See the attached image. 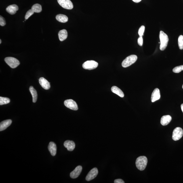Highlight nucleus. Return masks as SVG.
Here are the masks:
<instances>
[{
  "mask_svg": "<svg viewBox=\"0 0 183 183\" xmlns=\"http://www.w3.org/2000/svg\"><path fill=\"white\" fill-rule=\"evenodd\" d=\"M147 163V158L145 156H141L137 158L136 161V166L139 170L143 171L145 169Z\"/></svg>",
  "mask_w": 183,
  "mask_h": 183,
  "instance_id": "f257e3e1",
  "label": "nucleus"
},
{
  "mask_svg": "<svg viewBox=\"0 0 183 183\" xmlns=\"http://www.w3.org/2000/svg\"><path fill=\"white\" fill-rule=\"evenodd\" d=\"M159 38L161 41L160 49L161 51L164 50L166 48L168 43V37L166 34L161 30L160 32Z\"/></svg>",
  "mask_w": 183,
  "mask_h": 183,
  "instance_id": "f03ea898",
  "label": "nucleus"
},
{
  "mask_svg": "<svg viewBox=\"0 0 183 183\" xmlns=\"http://www.w3.org/2000/svg\"><path fill=\"white\" fill-rule=\"evenodd\" d=\"M137 57L136 55H131L123 60L122 63V66L124 68H127L134 64L136 62Z\"/></svg>",
  "mask_w": 183,
  "mask_h": 183,
  "instance_id": "7ed1b4c3",
  "label": "nucleus"
},
{
  "mask_svg": "<svg viewBox=\"0 0 183 183\" xmlns=\"http://www.w3.org/2000/svg\"><path fill=\"white\" fill-rule=\"evenodd\" d=\"M5 61L11 68H16L20 64L19 60L13 57H7L5 59Z\"/></svg>",
  "mask_w": 183,
  "mask_h": 183,
  "instance_id": "20e7f679",
  "label": "nucleus"
},
{
  "mask_svg": "<svg viewBox=\"0 0 183 183\" xmlns=\"http://www.w3.org/2000/svg\"><path fill=\"white\" fill-rule=\"evenodd\" d=\"M98 63L94 60H88L85 62L83 64V67L85 69L92 70L98 67Z\"/></svg>",
  "mask_w": 183,
  "mask_h": 183,
  "instance_id": "39448f33",
  "label": "nucleus"
},
{
  "mask_svg": "<svg viewBox=\"0 0 183 183\" xmlns=\"http://www.w3.org/2000/svg\"><path fill=\"white\" fill-rule=\"evenodd\" d=\"M183 130L180 127H177L173 130L172 135L173 140L174 141L180 140L183 136Z\"/></svg>",
  "mask_w": 183,
  "mask_h": 183,
  "instance_id": "423d86ee",
  "label": "nucleus"
},
{
  "mask_svg": "<svg viewBox=\"0 0 183 183\" xmlns=\"http://www.w3.org/2000/svg\"><path fill=\"white\" fill-rule=\"evenodd\" d=\"M58 3L61 7L68 9L73 8V5L70 0H58Z\"/></svg>",
  "mask_w": 183,
  "mask_h": 183,
  "instance_id": "0eeeda50",
  "label": "nucleus"
},
{
  "mask_svg": "<svg viewBox=\"0 0 183 183\" xmlns=\"http://www.w3.org/2000/svg\"><path fill=\"white\" fill-rule=\"evenodd\" d=\"M64 104L66 107L73 110H78L77 104L76 103L72 100H66L64 102Z\"/></svg>",
  "mask_w": 183,
  "mask_h": 183,
  "instance_id": "6e6552de",
  "label": "nucleus"
},
{
  "mask_svg": "<svg viewBox=\"0 0 183 183\" xmlns=\"http://www.w3.org/2000/svg\"><path fill=\"white\" fill-rule=\"evenodd\" d=\"M98 174V170L96 168H94L89 171L86 177V180L87 181H90L94 179Z\"/></svg>",
  "mask_w": 183,
  "mask_h": 183,
  "instance_id": "1a4fd4ad",
  "label": "nucleus"
},
{
  "mask_svg": "<svg viewBox=\"0 0 183 183\" xmlns=\"http://www.w3.org/2000/svg\"><path fill=\"white\" fill-rule=\"evenodd\" d=\"M82 170V167L81 166H78L75 168L74 170L70 173V177L73 179L77 178L81 174Z\"/></svg>",
  "mask_w": 183,
  "mask_h": 183,
  "instance_id": "9d476101",
  "label": "nucleus"
},
{
  "mask_svg": "<svg viewBox=\"0 0 183 183\" xmlns=\"http://www.w3.org/2000/svg\"><path fill=\"white\" fill-rule=\"evenodd\" d=\"M161 98V94L159 89L158 88H156L152 92L151 100L152 102H155V101L159 100Z\"/></svg>",
  "mask_w": 183,
  "mask_h": 183,
  "instance_id": "9b49d317",
  "label": "nucleus"
},
{
  "mask_svg": "<svg viewBox=\"0 0 183 183\" xmlns=\"http://www.w3.org/2000/svg\"><path fill=\"white\" fill-rule=\"evenodd\" d=\"M39 83L44 89H49L51 87L50 83L43 77H41L39 79Z\"/></svg>",
  "mask_w": 183,
  "mask_h": 183,
  "instance_id": "f8f14e48",
  "label": "nucleus"
},
{
  "mask_svg": "<svg viewBox=\"0 0 183 183\" xmlns=\"http://www.w3.org/2000/svg\"><path fill=\"white\" fill-rule=\"evenodd\" d=\"M64 146L68 151H72L75 148V143L72 141L66 140L64 142Z\"/></svg>",
  "mask_w": 183,
  "mask_h": 183,
  "instance_id": "ddd939ff",
  "label": "nucleus"
},
{
  "mask_svg": "<svg viewBox=\"0 0 183 183\" xmlns=\"http://www.w3.org/2000/svg\"><path fill=\"white\" fill-rule=\"evenodd\" d=\"M18 10V7L16 5L14 4L9 5L7 7L6 10L7 12L11 15H14Z\"/></svg>",
  "mask_w": 183,
  "mask_h": 183,
  "instance_id": "4468645a",
  "label": "nucleus"
},
{
  "mask_svg": "<svg viewBox=\"0 0 183 183\" xmlns=\"http://www.w3.org/2000/svg\"><path fill=\"white\" fill-rule=\"evenodd\" d=\"M12 120L8 119L5 120L1 122L0 123V131H1L5 130L7 127L12 123Z\"/></svg>",
  "mask_w": 183,
  "mask_h": 183,
  "instance_id": "2eb2a0df",
  "label": "nucleus"
},
{
  "mask_svg": "<svg viewBox=\"0 0 183 183\" xmlns=\"http://www.w3.org/2000/svg\"><path fill=\"white\" fill-rule=\"evenodd\" d=\"M48 150L51 155L55 156L56 155L57 147L56 144L54 142H51L49 143L48 147Z\"/></svg>",
  "mask_w": 183,
  "mask_h": 183,
  "instance_id": "dca6fc26",
  "label": "nucleus"
},
{
  "mask_svg": "<svg viewBox=\"0 0 183 183\" xmlns=\"http://www.w3.org/2000/svg\"><path fill=\"white\" fill-rule=\"evenodd\" d=\"M171 120V117L169 115L163 116L161 118V123L163 126L166 125L170 123Z\"/></svg>",
  "mask_w": 183,
  "mask_h": 183,
  "instance_id": "f3484780",
  "label": "nucleus"
},
{
  "mask_svg": "<svg viewBox=\"0 0 183 183\" xmlns=\"http://www.w3.org/2000/svg\"><path fill=\"white\" fill-rule=\"evenodd\" d=\"M58 37L59 39L61 41H63L66 39L68 37V32L65 29H63L59 32Z\"/></svg>",
  "mask_w": 183,
  "mask_h": 183,
  "instance_id": "a211bd4d",
  "label": "nucleus"
},
{
  "mask_svg": "<svg viewBox=\"0 0 183 183\" xmlns=\"http://www.w3.org/2000/svg\"><path fill=\"white\" fill-rule=\"evenodd\" d=\"M111 91L113 93L119 95L121 98H123L124 96V94L123 92L117 87L115 86L112 87L111 88Z\"/></svg>",
  "mask_w": 183,
  "mask_h": 183,
  "instance_id": "6ab92c4d",
  "label": "nucleus"
},
{
  "mask_svg": "<svg viewBox=\"0 0 183 183\" xmlns=\"http://www.w3.org/2000/svg\"><path fill=\"white\" fill-rule=\"evenodd\" d=\"M56 20L58 22L62 23H66L68 21V18L66 15L60 14L57 15L56 17Z\"/></svg>",
  "mask_w": 183,
  "mask_h": 183,
  "instance_id": "aec40b11",
  "label": "nucleus"
},
{
  "mask_svg": "<svg viewBox=\"0 0 183 183\" xmlns=\"http://www.w3.org/2000/svg\"><path fill=\"white\" fill-rule=\"evenodd\" d=\"M29 90L33 98V102L35 103L37 102V91L34 88L33 86H30Z\"/></svg>",
  "mask_w": 183,
  "mask_h": 183,
  "instance_id": "412c9836",
  "label": "nucleus"
},
{
  "mask_svg": "<svg viewBox=\"0 0 183 183\" xmlns=\"http://www.w3.org/2000/svg\"><path fill=\"white\" fill-rule=\"evenodd\" d=\"M31 9L34 12L39 13L41 12L42 7L39 4H35L32 6Z\"/></svg>",
  "mask_w": 183,
  "mask_h": 183,
  "instance_id": "4be33fe9",
  "label": "nucleus"
},
{
  "mask_svg": "<svg viewBox=\"0 0 183 183\" xmlns=\"http://www.w3.org/2000/svg\"><path fill=\"white\" fill-rule=\"evenodd\" d=\"M10 102V99L8 98L0 97V105L8 104Z\"/></svg>",
  "mask_w": 183,
  "mask_h": 183,
  "instance_id": "5701e85b",
  "label": "nucleus"
},
{
  "mask_svg": "<svg viewBox=\"0 0 183 183\" xmlns=\"http://www.w3.org/2000/svg\"><path fill=\"white\" fill-rule=\"evenodd\" d=\"M178 44L179 48L180 49H183V36L181 35L178 37Z\"/></svg>",
  "mask_w": 183,
  "mask_h": 183,
  "instance_id": "b1692460",
  "label": "nucleus"
},
{
  "mask_svg": "<svg viewBox=\"0 0 183 183\" xmlns=\"http://www.w3.org/2000/svg\"><path fill=\"white\" fill-rule=\"evenodd\" d=\"M183 70V65L176 66L173 68V72L175 73H179Z\"/></svg>",
  "mask_w": 183,
  "mask_h": 183,
  "instance_id": "393cba45",
  "label": "nucleus"
},
{
  "mask_svg": "<svg viewBox=\"0 0 183 183\" xmlns=\"http://www.w3.org/2000/svg\"><path fill=\"white\" fill-rule=\"evenodd\" d=\"M34 12L32 9H29V10L27 12H26L25 16V20H28L30 16H31L32 15L34 14Z\"/></svg>",
  "mask_w": 183,
  "mask_h": 183,
  "instance_id": "a878e982",
  "label": "nucleus"
},
{
  "mask_svg": "<svg viewBox=\"0 0 183 183\" xmlns=\"http://www.w3.org/2000/svg\"><path fill=\"white\" fill-rule=\"evenodd\" d=\"M145 29V27L144 26H142L139 28L138 30V34L140 37H142L143 35Z\"/></svg>",
  "mask_w": 183,
  "mask_h": 183,
  "instance_id": "bb28decb",
  "label": "nucleus"
},
{
  "mask_svg": "<svg viewBox=\"0 0 183 183\" xmlns=\"http://www.w3.org/2000/svg\"><path fill=\"white\" fill-rule=\"evenodd\" d=\"M6 24V22L4 18L1 16H0V25L4 26Z\"/></svg>",
  "mask_w": 183,
  "mask_h": 183,
  "instance_id": "cd10ccee",
  "label": "nucleus"
},
{
  "mask_svg": "<svg viewBox=\"0 0 183 183\" xmlns=\"http://www.w3.org/2000/svg\"><path fill=\"white\" fill-rule=\"evenodd\" d=\"M138 45L142 46L143 45V38L142 37H140L138 39Z\"/></svg>",
  "mask_w": 183,
  "mask_h": 183,
  "instance_id": "c85d7f7f",
  "label": "nucleus"
},
{
  "mask_svg": "<svg viewBox=\"0 0 183 183\" xmlns=\"http://www.w3.org/2000/svg\"><path fill=\"white\" fill-rule=\"evenodd\" d=\"M114 182L115 183H124L125 182L121 179H117V180H116L114 181Z\"/></svg>",
  "mask_w": 183,
  "mask_h": 183,
  "instance_id": "c756f323",
  "label": "nucleus"
},
{
  "mask_svg": "<svg viewBox=\"0 0 183 183\" xmlns=\"http://www.w3.org/2000/svg\"><path fill=\"white\" fill-rule=\"evenodd\" d=\"M132 1L136 3H138L140 2L142 0H132Z\"/></svg>",
  "mask_w": 183,
  "mask_h": 183,
  "instance_id": "7c9ffc66",
  "label": "nucleus"
},
{
  "mask_svg": "<svg viewBox=\"0 0 183 183\" xmlns=\"http://www.w3.org/2000/svg\"><path fill=\"white\" fill-rule=\"evenodd\" d=\"M181 109H182V111L183 113V104H181Z\"/></svg>",
  "mask_w": 183,
  "mask_h": 183,
  "instance_id": "2f4dec72",
  "label": "nucleus"
},
{
  "mask_svg": "<svg viewBox=\"0 0 183 183\" xmlns=\"http://www.w3.org/2000/svg\"><path fill=\"white\" fill-rule=\"evenodd\" d=\"M1 39H0V44H1Z\"/></svg>",
  "mask_w": 183,
  "mask_h": 183,
  "instance_id": "473e14b6",
  "label": "nucleus"
},
{
  "mask_svg": "<svg viewBox=\"0 0 183 183\" xmlns=\"http://www.w3.org/2000/svg\"><path fill=\"white\" fill-rule=\"evenodd\" d=\"M182 88L183 89V85H182Z\"/></svg>",
  "mask_w": 183,
  "mask_h": 183,
  "instance_id": "72a5a7b5",
  "label": "nucleus"
}]
</instances>
